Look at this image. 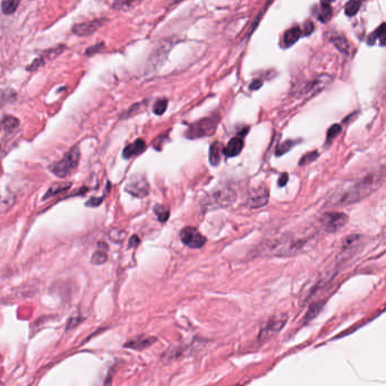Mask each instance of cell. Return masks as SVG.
<instances>
[{
	"label": "cell",
	"instance_id": "cell-32",
	"mask_svg": "<svg viewBox=\"0 0 386 386\" xmlns=\"http://www.w3.org/2000/svg\"><path fill=\"white\" fill-rule=\"evenodd\" d=\"M107 262V254L104 250H99L95 252L92 257V263L93 264H103Z\"/></svg>",
	"mask_w": 386,
	"mask_h": 386
},
{
	"label": "cell",
	"instance_id": "cell-8",
	"mask_svg": "<svg viewBox=\"0 0 386 386\" xmlns=\"http://www.w3.org/2000/svg\"><path fill=\"white\" fill-rule=\"evenodd\" d=\"M287 319H288V317L285 315L276 316V317L271 319V321L266 324L263 328H262V331L259 335V341L265 342V341L270 340L271 337L275 336L281 330H282V327L284 326V324H285V322H287Z\"/></svg>",
	"mask_w": 386,
	"mask_h": 386
},
{
	"label": "cell",
	"instance_id": "cell-37",
	"mask_svg": "<svg viewBox=\"0 0 386 386\" xmlns=\"http://www.w3.org/2000/svg\"><path fill=\"white\" fill-rule=\"evenodd\" d=\"M138 244H140V238H138L137 236H133V237L131 238L130 245H128V246H130V247H135V246H137Z\"/></svg>",
	"mask_w": 386,
	"mask_h": 386
},
{
	"label": "cell",
	"instance_id": "cell-13",
	"mask_svg": "<svg viewBox=\"0 0 386 386\" xmlns=\"http://www.w3.org/2000/svg\"><path fill=\"white\" fill-rule=\"evenodd\" d=\"M242 149H244V141H242L240 136H237L229 141L227 146L222 149V153L228 156V158H233V156L239 154Z\"/></svg>",
	"mask_w": 386,
	"mask_h": 386
},
{
	"label": "cell",
	"instance_id": "cell-12",
	"mask_svg": "<svg viewBox=\"0 0 386 386\" xmlns=\"http://www.w3.org/2000/svg\"><path fill=\"white\" fill-rule=\"evenodd\" d=\"M361 237L358 235H352L347 237L343 240V246L341 250V257L342 259H349L355 252L359 249Z\"/></svg>",
	"mask_w": 386,
	"mask_h": 386
},
{
	"label": "cell",
	"instance_id": "cell-27",
	"mask_svg": "<svg viewBox=\"0 0 386 386\" xmlns=\"http://www.w3.org/2000/svg\"><path fill=\"white\" fill-rule=\"evenodd\" d=\"M70 183H60V184H56L52 186V187L49 189V192H48L46 195H45V198H49L51 196H55V195L59 194L61 192H64V190L68 189L70 187Z\"/></svg>",
	"mask_w": 386,
	"mask_h": 386
},
{
	"label": "cell",
	"instance_id": "cell-3",
	"mask_svg": "<svg viewBox=\"0 0 386 386\" xmlns=\"http://www.w3.org/2000/svg\"><path fill=\"white\" fill-rule=\"evenodd\" d=\"M219 121H220V117L217 116V114L202 118L201 120L192 123L188 127L185 136L189 138V140H196V138L211 136L216 133Z\"/></svg>",
	"mask_w": 386,
	"mask_h": 386
},
{
	"label": "cell",
	"instance_id": "cell-36",
	"mask_svg": "<svg viewBox=\"0 0 386 386\" xmlns=\"http://www.w3.org/2000/svg\"><path fill=\"white\" fill-rule=\"evenodd\" d=\"M288 177H289L288 174H282V175H281V178H280L279 183H278V185L280 186V187H283V186L288 183V179H289Z\"/></svg>",
	"mask_w": 386,
	"mask_h": 386
},
{
	"label": "cell",
	"instance_id": "cell-25",
	"mask_svg": "<svg viewBox=\"0 0 386 386\" xmlns=\"http://www.w3.org/2000/svg\"><path fill=\"white\" fill-rule=\"evenodd\" d=\"M332 17V8L331 5H323L321 4V8H319V12L317 14V18L323 23H326L330 21V18Z\"/></svg>",
	"mask_w": 386,
	"mask_h": 386
},
{
	"label": "cell",
	"instance_id": "cell-30",
	"mask_svg": "<svg viewBox=\"0 0 386 386\" xmlns=\"http://www.w3.org/2000/svg\"><path fill=\"white\" fill-rule=\"evenodd\" d=\"M319 153L317 151H312L309 152V153L305 154L302 159H300L299 161V165H306V164H309L312 163V162L315 161L317 158H318Z\"/></svg>",
	"mask_w": 386,
	"mask_h": 386
},
{
	"label": "cell",
	"instance_id": "cell-11",
	"mask_svg": "<svg viewBox=\"0 0 386 386\" xmlns=\"http://www.w3.org/2000/svg\"><path fill=\"white\" fill-rule=\"evenodd\" d=\"M106 20L104 18H99V20H93L84 23L76 24L73 27V33L78 36H89L93 34L94 32H97L100 27H101Z\"/></svg>",
	"mask_w": 386,
	"mask_h": 386
},
{
	"label": "cell",
	"instance_id": "cell-33",
	"mask_svg": "<svg viewBox=\"0 0 386 386\" xmlns=\"http://www.w3.org/2000/svg\"><path fill=\"white\" fill-rule=\"evenodd\" d=\"M313 31H314V24H313V22L307 21L306 24H305V30L302 31V33H304L305 35H309V34H312Z\"/></svg>",
	"mask_w": 386,
	"mask_h": 386
},
{
	"label": "cell",
	"instance_id": "cell-5",
	"mask_svg": "<svg viewBox=\"0 0 386 386\" xmlns=\"http://www.w3.org/2000/svg\"><path fill=\"white\" fill-rule=\"evenodd\" d=\"M349 218L345 213L327 212L319 218V225L323 231L328 233H335L347 225Z\"/></svg>",
	"mask_w": 386,
	"mask_h": 386
},
{
	"label": "cell",
	"instance_id": "cell-35",
	"mask_svg": "<svg viewBox=\"0 0 386 386\" xmlns=\"http://www.w3.org/2000/svg\"><path fill=\"white\" fill-rule=\"evenodd\" d=\"M262 85H263V83H262V80L255 79V80H252V83H250L249 89L251 90V91H256V90H259L262 87Z\"/></svg>",
	"mask_w": 386,
	"mask_h": 386
},
{
	"label": "cell",
	"instance_id": "cell-24",
	"mask_svg": "<svg viewBox=\"0 0 386 386\" xmlns=\"http://www.w3.org/2000/svg\"><path fill=\"white\" fill-rule=\"evenodd\" d=\"M331 42L342 54H348V51H349V45L343 36H332Z\"/></svg>",
	"mask_w": 386,
	"mask_h": 386
},
{
	"label": "cell",
	"instance_id": "cell-2",
	"mask_svg": "<svg viewBox=\"0 0 386 386\" xmlns=\"http://www.w3.org/2000/svg\"><path fill=\"white\" fill-rule=\"evenodd\" d=\"M237 198L236 192L230 187H217L203 197L201 206L203 211L223 208L230 206Z\"/></svg>",
	"mask_w": 386,
	"mask_h": 386
},
{
	"label": "cell",
	"instance_id": "cell-4",
	"mask_svg": "<svg viewBox=\"0 0 386 386\" xmlns=\"http://www.w3.org/2000/svg\"><path fill=\"white\" fill-rule=\"evenodd\" d=\"M79 149L77 146L70 149L65 156L60 161L56 162V163L50 166V170L52 174H55L57 177L59 178H66L68 177L77 168L78 162H79Z\"/></svg>",
	"mask_w": 386,
	"mask_h": 386
},
{
	"label": "cell",
	"instance_id": "cell-29",
	"mask_svg": "<svg viewBox=\"0 0 386 386\" xmlns=\"http://www.w3.org/2000/svg\"><path fill=\"white\" fill-rule=\"evenodd\" d=\"M342 131V127L341 125H339V123H335V125L331 126L330 128H328L327 131V137H326V143L328 144V143H331L334 138L340 134Z\"/></svg>",
	"mask_w": 386,
	"mask_h": 386
},
{
	"label": "cell",
	"instance_id": "cell-39",
	"mask_svg": "<svg viewBox=\"0 0 386 386\" xmlns=\"http://www.w3.org/2000/svg\"><path fill=\"white\" fill-rule=\"evenodd\" d=\"M333 2H334V0H321V4H323V5H332Z\"/></svg>",
	"mask_w": 386,
	"mask_h": 386
},
{
	"label": "cell",
	"instance_id": "cell-18",
	"mask_svg": "<svg viewBox=\"0 0 386 386\" xmlns=\"http://www.w3.org/2000/svg\"><path fill=\"white\" fill-rule=\"evenodd\" d=\"M379 40L380 42V46L384 47V40H385V24L382 23L380 24V26L377 28V30H375L371 34L368 36V40H367V42L370 46H373L376 44V41Z\"/></svg>",
	"mask_w": 386,
	"mask_h": 386
},
{
	"label": "cell",
	"instance_id": "cell-7",
	"mask_svg": "<svg viewBox=\"0 0 386 386\" xmlns=\"http://www.w3.org/2000/svg\"><path fill=\"white\" fill-rule=\"evenodd\" d=\"M269 190L264 185L255 186L252 187L246 198L247 206L250 208H260L265 206L269 203Z\"/></svg>",
	"mask_w": 386,
	"mask_h": 386
},
{
	"label": "cell",
	"instance_id": "cell-38",
	"mask_svg": "<svg viewBox=\"0 0 386 386\" xmlns=\"http://www.w3.org/2000/svg\"><path fill=\"white\" fill-rule=\"evenodd\" d=\"M102 47V45H98V46H94V47H92V48H90V49L87 51V54L88 55H93L94 54V52L95 51H97L98 49H100V48H101Z\"/></svg>",
	"mask_w": 386,
	"mask_h": 386
},
{
	"label": "cell",
	"instance_id": "cell-15",
	"mask_svg": "<svg viewBox=\"0 0 386 386\" xmlns=\"http://www.w3.org/2000/svg\"><path fill=\"white\" fill-rule=\"evenodd\" d=\"M155 342H156L155 337L140 336V337H136V339H134V340H131L130 342H127L125 347L131 348V349H134V350H143V349H146V348L151 347Z\"/></svg>",
	"mask_w": 386,
	"mask_h": 386
},
{
	"label": "cell",
	"instance_id": "cell-10",
	"mask_svg": "<svg viewBox=\"0 0 386 386\" xmlns=\"http://www.w3.org/2000/svg\"><path fill=\"white\" fill-rule=\"evenodd\" d=\"M330 82H331L330 76L327 75L318 76V77L311 80V82H307L300 92H302V95L305 98L312 97L313 94H316L319 91H322V90L325 89L327 85L330 84Z\"/></svg>",
	"mask_w": 386,
	"mask_h": 386
},
{
	"label": "cell",
	"instance_id": "cell-16",
	"mask_svg": "<svg viewBox=\"0 0 386 386\" xmlns=\"http://www.w3.org/2000/svg\"><path fill=\"white\" fill-rule=\"evenodd\" d=\"M302 28L299 26H293L288 30L287 32L283 34V39H282V46L284 48H290L293 46L295 42H297L300 36H302Z\"/></svg>",
	"mask_w": 386,
	"mask_h": 386
},
{
	"label": "cell",
	"instance_id": "cell-34",
	"mask_svg": "<svg viewBox=\"0 0 386 386\" xmlns=\"http://www.w3.org/2000/svg\"><path fill=\"white\" fill-rule=\"evenodd\" d=\"M103 202V198H91L87 203V206H99Z\"/></svg>",
	"mask_w": 386,
	"mask_h": 386
},
{
	"label": "cell",
	"instance_id": "cell-21",
	"mask_svg": "<svg viewBox=\"0 0 386 386\" xmlns=\"http://www.w3.org/2000/svg\"><path fill=\"white\" fill-rule=\"evenodd\" d=\"M21 0H2V9L3 13L6 15L15 13L17 7L20 6Z\"/></svg>",
	"mask_w": 386,
	"mask_h": 386
},
{
	"label": "cell",
	"instance_id": "cell-28",
	"mask_svg": "<svg viewBox=\"0 0 386 386\" xmlns=\"http://www.w3.org/2000/svg\"><path fill=\"white\" fill-rule=\"evenodd\" d=\"M295 144H297V141H294V140H288L283 143H281V144L276 147V152H275L276 156H281V155H283L284 153H287V152L291 150Z\"/></svg>",
	"mask_w": 386,
	"mask_h": 386
},
{
	"label": "cell",
	"instance_id": "cell-14",
	"mask_svg": "<svg viewBox=\"0 0 386 386\" xmlns=\"http://www.w3.org/2000/svg\"><path fill=\"white\" fill-rule=\"evenodd\" d=\"M146 149V143L143 140H136L134 143L127 145L122 152V156L125 159H131L133 156L143 153Z\"/></svg>",
	"mask_w": 386,
	"mask_h": 386
},
{
	"label": "cell",
	"instance_id": "cell-20",
	"mask_svg": "<svg viewBox=\"0 0 386 386\" xmlns=\"http://www.w3.org/2000/svg\"><path fill=\"white\" fill-rule=\"evenodd\" d=\"M323 307H324L323 302H318V303L313 304L307 311L306 316H305V318H304V323H309L311 321H313V319L315 318L319 313H321Z\"/></svg>",
	"mask_w": 386,
	"mask_h": 386
},
{
	"label": "cell",
	"instance_id": "cell-22",
	"mask_svg": "<svg viewBox=\"0 0 386 386\" xmlns=\"http://www.w3.org/2000/svg\"><path fill=\"white\" fill-rule=\"evenodd\" d=\"M360 6H361L360 0H350V2H348L346 5V7H345L346 15L349 16V17L356 16L359 12Z\"/></svg>",
	"mask_w": 386,
	"mask_h": 386
},
{
	"label": "cell",
	"instance_id": "cell-17",
	"mask_svg": "<svg viewBox=\"0 0 386 386\" xmlns=\"http://www.w3.org/2000/svg\"><path fill=\"white\" fill-rule=\"evenodd\" d=\"M222 145L220 144L219 142H216L213 143V144L211 145V147H209V163H211L212 165H218L219 163H220L221 161V155L223 154L222 153Z\"/></svg>",
	"mask_w": 386,
	"mask_h": 386
},
{
	"label": "cell",
	"instance_id": "cell-31",
	"mask_svg": "<svg viewBox=\"0 0 386 386\" xmlns=\"http://www.w3.org/2000/svg\"><path fill=\"white\" fill-rule=\"evenodd\" d=\"M166 107H168V101H166L165 99H162V100H159V101H156L154 103L153 106V112L155 114H158V116H161V114H163L166 110Z\"/></svg>",
	"mask_w": 386,
	"mask_h": 386
},
{
	"label": "cell",
	"instance_id": "cell-23",
	"mask_svg": "<svg viewBox=\"0 0 386 386\" xmlns=\"http://www.w3.org/2000/svg\"><path fill=\"white\" fill-rule=\"evenodd\" d=\"M20 125V121L17 120L15 117H5L2 121H0V130L3 131H13Z\"/></svg>",
	"mask_w": 386,
	"mask_h": 386
},
{
	"label": "cell",
	"instance_id": "cell-19",
	"mask_svg": "<svg viewBox=\"0 0 386 386\" xmlns=\"http://www.w3.org/2000/svg\"><path fill=\"white\" fill-rule=\"evenodd\" d=\"M141 2L142 0H114L112 8L116 11H128L141 4Z\"/></svg>",
	"mask_w": 386,
	"mask_h": 386
},
{
	"label": "cell",
	"instance_id": "cell-6",
	"mask_svg": "<svg viewBox=\"0 0 386 386\" xmlns=\"http://www.w3.org/2000/svg\"><path fill=\"white\" fill-rule=\"evenodd\" d=\"M180 239L183 244L189 248L199 249L206 244V238H205L197 229L193 227H186L180 231Z\"/></svg>",
	"mask_w": 386,
	"mask_h": 386
},
{
	"label": "cell",
	"instance_id": "cell-26",
	"mask_svg": "<svg viewBox=\"0 0 386 386\" xmlns=\"http://www.w3.org/2000/svg\"><path fill=\"white\" fill-rule=\"evenodd\" d=\"M154 213L156 214V217H158L159 221L164 223L166 222V220L169 219V216H170V211L169 208L164 206V205H155L154 206Z\"/></svg>",
	"mask_w": 386,
	"mask_h": 386
},
{
	"label": "cell",
	"instance_id": "cell-1",
	"mask_svg": "<svg viewBox=\"0 0 386 386\" xmlns=\"http://www.w3.org/2000/svg\"><path fill=\"white\" fill-rule=\"evenodd\" d=\"M384 180V174H369L363 178L350 180L341 185L326 202V207H343L360 202L379 188Z\"/></svg>",
	"mask_w": 386,
	"mask_h": 386
},
{
	"label": "cell",
	"instance_id": "cell-9",
	"mask_svg": "<svg viewBox=\"0 0 386 386\" xmlns=\"http://www.w3.org/2000/svg\"><path fill=\"white\" fill-rule=\"evenodd\" d=\"M126 192L135 197H145L150 193V186L144 176H134L126 185Z\"/></svg>",
	"mask_w": 386,
	"mask_h": 386
}]
</instances>
